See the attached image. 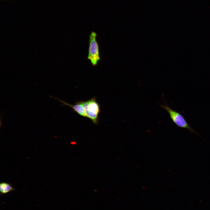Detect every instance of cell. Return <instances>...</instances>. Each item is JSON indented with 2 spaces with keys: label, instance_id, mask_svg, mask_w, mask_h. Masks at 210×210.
Segmentation results:
<instances>
[{
  "label": "cell",
  "instance_id": "4",
  "mask_svg": "<svg viewBox=\"0 0 210 210\" xmlns=\"http://www.w3.org/2000/svg\"><path fill=\"white\" fill-rule=\"evenodd\" d=\"M50 97L61 102L63 104V105L71 107L72 108L75 112H76L81 116L86 118L83 106V101H76L74 104L72 105L68 103L63 101L60 100L57 98H54L52 96H50Z\"/></svg>",
  "mask_w": 210,
  "mask_h": 210
},
{
  "label": "cell",
  "instance_id": "2",
  "mask_svg": "<svg viewBox=\"0 0 210 210\" xmlns=\"http://www.w3.org/2000/svg\"><path fill=\"white\" fill-rule=\"evenodd\" d=\"M83 106L86 118L90 119L93 123L97 125L99 122L100 108L95 97L83 101Z\"/></svg>",
  "mask_w": 210,
  "mask_h": 210
},
{
  "label": "cell",
  "instance_id": "5",
  "mask_svg": "<svg viewBox=\"0 0 210 210\" xmlns=\"http://www.w3.org/2000/svg\"><path fill=\"white\" fill-rule=\"evenodd\" d=\"M15 190V189L10 184L8 183L2 182L0 183L1 195Z\"/></svg>",
  "mask_w": 210,
  "mask_h": 210
},
{
  "label": "cell",
  "instance_id": "1",
  "mask_svg": "<svg viewBox=\"0 0 210 210\" xmlns=\"http://www.w3.org/2000/svg\"><path fill=\"white\" fill-rule=\"evenodd\" d=\"M97 35L94 31H92L89 36L88 53L87 59L92 65L97 66L101 60L99 46L97 40Z\"/></svg>",
  "mask_w": 210,
  "mask_h": 210
},
{
  "label": "cell",
  "instance_id": "6",
  "mask_svg": "<svg viewBox=\"0 0 210 210\" xmlns=\"http://www.w3.org/2000/svg\"><path fill=\"white\" fill-rule=\"evenodd\" d=\"M71 144H76V143L75 142H71Z\"/></svg>",
  "mask_w": 210,
  "mask_h": 210
},
{
  "label": "cell",
  "instance_id": "3",
  "mask_svg": "<svg viewBox=\"0 0 210 210\" xmlns=\"http://www.w3.org/2000/svg\"><path fill=\"white\" fill-rule=\"evenodd\" d=\"M160 106L169 113L171 119L176 125L180 127L188 129L190 132L201 136L190 126L183 116L180 113L172 109L166 104Z\"/></svg>",
  "mask_w": 210,
  "mask_h": 210
}]
</instances>
